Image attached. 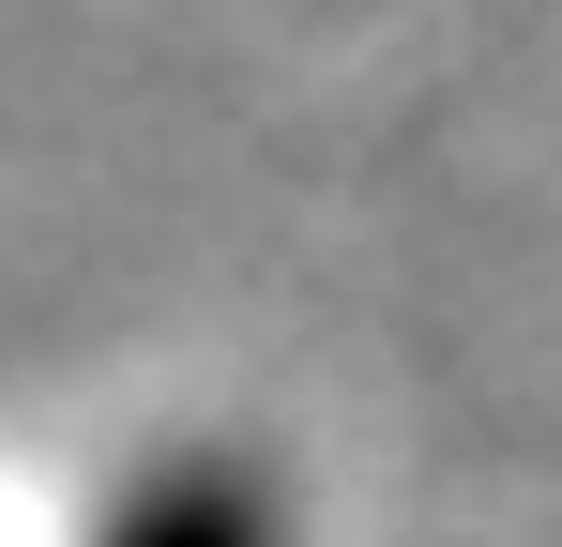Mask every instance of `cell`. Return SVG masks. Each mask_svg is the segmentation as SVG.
I'll use <instances>...</instances> for the list:
<instances>
[{
	"label": "cell",
	"instance_id": "obj_1",
	"mask_svg": "<svg viewBox=\"0 0 562 547\" xmlns=\"http://www.w3.org/2000/svg\"><path fill=\"white\" fill-rule=\"evenodd\" d=\"M137 547H244V502H213V487H198V502H168Z\"/></svg>",
	"mask_w": 562,
	"mask_h": 547
}]
</instances>
